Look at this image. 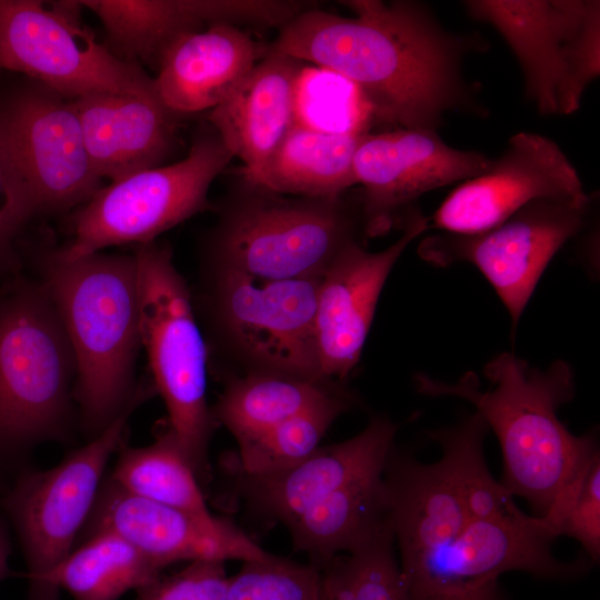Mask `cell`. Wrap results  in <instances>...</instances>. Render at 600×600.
<instances>
[{
  "mask_svg": "<svg viewBox=\"0 0 600 600\" xmlns=\"http://www.w3.org/2000/svg\"><path fill=\"white\" fill-rule=\"evenodd\" d=\"M353 16L313 7L279 30L270 48L358 87L374 122L437 130L444 114L477 106L463 74L480 38L444 28L412 0L340 1Z\"/></svg>",
  "mask_w": 600,
  "mask_h": 600,
  "instance_id": "cell-1",
  "label": "cell"
},
{
  "mask_svg": "<svg viewBox=\"0 0 600 600\" xmlns=\"http://www.w3.org/2000/svg\"><path fill=\"white\" fill-rule=\"evenodd\" d=\"M41 267V282L74 354L80 424L92 440L146 398L136 382L141 347L136 258L100 251L66 262L49 252Z\"/></svg>",
  "mask_w": 600,
  "mask_h": 600,
  "instance_id": "cell-2",
  "label": "cell"
},
{
  "mask_svg": "<svg viewBox=\"0 0 600 600\" xmlns=\"http://www.w3.org/2000/svg\"><path fill=\"white\" fill-rule=\"evenodd\" d=\"M483 373L491 382L487 390L471 372L454 383L419 376L417 387L426 394L454 396L476 407L501 446V484L542 517L598 451L592 436L572 434L557 417V409L573 396L572 372L563 361L540 370L504 352Z\"/></svg>",
  "mask_w": 600,
  "mask_h": 600,
  "instance_id": "cell-3",
  "label": "cell"
},
{
  "mask_svg": "<svg viewBox=\"0 0 600 600\" xmlns=\"http://www.w3.org/2000/svg\"><path fill=\"white\" fill-rule=\"evenodd\" d=\"M218 212L207 238L213 269L264 280L322 276L363 230L360 198L284 196L241 171Z\"/></svg>",
  "mask_w": 600,
  "mask_h": 600,
  "instance_id": "cell-4",
  "label": "cell"
},
{
  "mask_svg": "<svg viewBox=\"0 0 600 600\" xmlns=\"http://www.w3.org/2000/svg\"><path fill=\"white\" fill-rule=\"evenodd\" d=\"M74 354L42 282L0 289V456L68 433Z\"/></svg>",
  "mask_w": 600,
  "mask_h": 600,
  "instance_id": "cell-5",
  "label": "cell"
},
{
  "mask_svg": "<svg viewBox=\"0 0 600 600\" xmlns=\"http://www.w3.org/2000/svg\"><path fill=\"white\" fill-rule=\"evenodd\" d=\"M137 262L140 337L154 388L199 480L210 478L208 447L214 419L207 403V351L194 318L189 289L172 261L171 248L139 244Z\"/></svg>",
  "mask_w": 600,
  "mask_h": 600,
  "instance_id": "cell-6",
  "label": "cell"
},
{
  "mask_svg": "<svg viewBox=\"0 0 600 600\" xmlns=\"http://www.w3.org/2000/svg\"><path fill=\"white\" fill-rule=\"evenodd\" d=\"M232 158L214 128L201 123L184 159L101 187L73 214L72 241L53 256L67 262L112 246L153 242L210 207L209 188Z\"/></svg>",
  "mask_w": 600,
  "mask_h": 600,
  "instance_id": "cell-7",
  "label": "cell"
},
{
  "mask_svg": "<svg viewBox=\"0 0 600 600\" xmlns=\"http://www.w3.org/2000/svg\"><path fill=\"white\" fill-rule=\"evenodd\" d=\"M471 18L493 27L516 56L524 94L543 116L580 109L600 74V2L469 0Z\"/></svg>",
  "mask_w": 600,
  "mask_h": 600,
  "instance_id": "cell-8",
  "label": "cell"
},
{
  "mask_svg": "<svg viewBox=\"0 0 600 600\" xmlns=\"http://www.w3.org/2000/svg\"><path fill=\"white\" fill-rule=\"evenodd\" d=\"M79 1L0 0V69L67 99L156 90L141 67L117 58L81 20Z\"/></svg>",
  "mask_w": 600,
  "mask_h": 600,
  "instance_id": "cell-9",
  "label": "cell"
},
{
  "mask_svg": "<svg viewBox=\"0 0 600 600\" xmlns=\"http://www.w3.org/2000/svg\"><path fill=\"white\" fill-rule=\"evenodd\" d=\"M129 416L56 467L21 476L4 498L3 508L18 531L28 566L29 600H60L53 573L72 551L90 514L108 460L123 443Z\"/></svg>",
  "mask_w": 600,
  "mask_h": 600,
  "instance_id": "cell-10",
  "label": "cell"
},
{
  "mask_svg": "<svg viewBox=\"0 0 600 600\" xmlns=\"http://www.w3.org/2000/svg\"><path fill=\"white\" fill-rule=\"evenodd\" d=\"M489 427L477 412L430 437L441 459L424 464L392 448L383 471L388 518L406 573L447 548L474 520L468 512L466 487ZM478 521V520H477Z\"/></svg>",
  "mask_w": 600,
  "mask_h": 600,
  "instance_id": "cell-11",
  "label": "cell"
},
{
  "mask_svg": "<svg viewBox=\"0 0 600 600\" xmlns=\"http://www.w3.org/2000/svg\"><path fill=\"white\" fill-rule=\"evenodd\" d=\"M211 301L228 339L261 371L323 381L317 343L322 276L264 280L213 269Z\"/></svg>",
  "mask_w": 600,
  "mask_h": 600,
  "instance_id": "cell-12",
  "label": "cell"
},
{
  "mask_svg": "<svg viewBox=\"0 0 600 600\" xmlns=\"http://www.w3.org/2000/svg\"><path fill=\"white\" fill-rule=\"evenodd\" d=\"M0 139L21 171L36 216L82 206L102 187L73 100L33 80L0 100Z\"/></svg>",
  "mask_w": 600,
  "mask_h": 600,
  "instance_id": "cell-13",
  "label": "cell"
},
{
  "mask_svg": "<svg viewBox=\"0 0 600 600\" xmlns=\"http://www.w3.org/2000/svg\"><path fill=\"white\" fill-rule=\"evenodd\" d=\"M589 202L537 199L482 232L424 238L419 254L437 266L474 264L494 288L516 326L546 267L584 227Z\"/></svg>",
  "mask_w": 600,
  "mask_h": 600,
  "instance_id": "cell-14",
  "label": "cell"
},
{
  "mask_svg": "<svg viewBox=\"0 0 600 600\" xmlns=\"http://www.w3.org/2000/svg\"><path fill=\"white\" fill-rule=\"evenodd\" d=\"M492 159L446 143L437 130L394 128L363 136L354 156L363 231L387 233L426 192L483 173Z\"/></svg>",
  "mask_w": 600,
  "mask_h": 600,
  "instance_id": "cell-15",
  "label": "cell"
},
{
  "mask_svg": "<svg viewBox=\"0 0 600 600\" xmlns=\"http://www.w3.org/2000/svg\"><path fill=\"white\" fill-rule=\"evenodd\" d=\"M537 199L590 201L563 150L548 137L521 131L483 173L461 182L429 221L443 232L478 233Z\"/></svg>",
  "mask_w": 600,
  "mask_h": 600,
  "instance_id": "cell-16",
  "label": "cell"
},
{
  "mask_svg": "<svg viewBox=\"0 0 600 600\" xmlns=\"http://www.w3.org/2000/svg\"><path fill=\"white\" fill-rule=\"evenodd\" d=\"M553 540L539 517L523 512L513 518L478 520L447 548L402 574L412 600L463 592L511 570L542 579L579 577L587 567L557 560L551 551Z\"/></svg>",
  "mask_w": 600,
  "mask_h": 600,
  "instance_id": "cell-17",
  "label": "cell"
},
{
  "mask_svg": "<svg viewBox=\"0 0 600 600\" xmlns=\"http://www.w3.org/2000/svg\"><path fill=\"white\" fill-rule=\"evenodd\" d=\"M113 532L166 568L180 561L257 560L270 553L229 520L199 517L101 483L82 538Z\"/></svg>",
  "mask_w": 600,
  "mask_h": 600,
  "instance_id": "cell-18",
  "label": "cell"
},
{
  "mask_svg": "<svg viewBox=\"0 0 600 600\" xmlns=\"http://www.w3.org/2000/svg\"><path fill=\"white\" fill-rule=\"evenodd\" d=\"M401 227V237L379 252L368 251L358 240L348 243L323 272L316 317L323 379H342L356 367L391 269L430 221L414 207Z\"/></svg>",
  "mask_w": 600,
  "mask_h": 600,
  "instance_id": "cell-19",
  "label": "cell"
},
{
  "mask_svg": "<svg viewBox=\"0 0 600 600\" xmlns=\"http://www.w3.org/2000/svg\"><path fill=\"white\" fill-rule=\"evenodd\" d=\"M397 431L396 423L378 417L357 436L319 447L288 468L248 473L227 460L226 469L251 512L287 526L341 487L383 472Z\"/></svg>",
  "mask_w": 600,
  "mask_h": 600,
  "instance_id": "cell-20",
  "label": "cell"
},
{
  "mask_svg": "<svg viewBox=\"0 0 600 600\" xmlns=\"http://www.w3.org/2000/svg\"><path fill=\"white\" fill-rule=\"evenodd\" d=\"M97 174L111 182L167 164L178 149L179 119L157 90L92 93L73 100Z\"/></svg>",
  "mask_w": 600,
  "mask_h": 600,
  "instance_id": "cell-21",
  "label": "cell"
},
{
  "mask_svg": "<svg viewBox=\"0 0 600 600\" xmlns=\"http://www.w3.org/2000/svg\"><path fill=\"white\" fill-rule=\"evenodd\" d=\"M304 63L268 48L238 87L209 116L246 178L258 182L294 124L298 81Z\"/></svg>",
  "mask_w": 600,
  "mask_h": 600,
  "instance_id": "cell-22",
  "label": "cell"
},
{
  "mask_svg": "<svg viewBox=\"0 0 600 600\" xmlns=\"http://www.w3.org/2000/svg\"><path fill=\"white\" fill-rule=\"evenodd\" d=\"M259 49L241 28L217 23L181 37L154 78L162 103L177 114L212 110L257 63Z\"/></svg>",
  "mask_w": 600,
  "mask_h": 600,
  "instance_id": "cell-23",
  "label": "cell"
},
{
  "mask_svg": "<svg viewBox=\"0 0 600 600\" xmlns=\"http://www.w3.org/2000/svg\"><path fill=\"white\" fill-rule=\"evenodd\" d=\"M79 3L102 22L110 52L128 63L156 70L181 37L210 23L208 0H82Z\"/></svg>",
  "mask_w": 600,
  "mask_h": 600,
  "instance_id": "cell-24",
  "label": "cell"
},
{
  "mask_svg": "<svg viewBox=\"0 0 600 600\" xmlns=\"http://www.w3.org/2000/svg\"><path fill=\"white\" fill-rule=\"evenodd\" d=\"M388 521L383 472H379L341 487L286 527L293 548L322 568L340 552L357 548Z\"/></svg>",
  "mask_w": 600,
  "mask_h": 600,
  "instance_id": "cell-25",
  "label": "cell"
},
{
  "mask_svg": "<svg viewBox=\"0 0 600 600\" xmlns=\"http://www.w3.org/2000/svg\"><path fill=\"white\" fill-rule=\"evenodd\" d=\"M364 134L321 132L294 123L256 183L292 197L342 196L357 184L354 156Z\"/></svg>",
  "mask_w": 600,
  "mask_h": 600,
  "instance_id": "cell-26",
  "label": "cell"
},
{
  "mask_svg": "<svg viewBox=\"0 0 600 600\" xmlns=\"http://www.w3.org/2000/svg\"><path fill=\"white\" fill-rule=\"evenodd\" d=\"M338 394L322 381L259 371L231 381L211 413L240 443Z\"/></svg>",
  "mask_w": 600,
  "mask_h": 600,
  "instance_id": "cell-27",
  "label": "cell"
},
{
  "mask_svg": "<svg viewBox=\"0 0 600 600\" xmlns=\"http://www.w3.org/2000/svg\"><path fill=\"white\" fill-rule=\"evenodd\" d=\"M163 569L120 536L100 531L70 552L54 571L52 583L74 600H118L154 580Z\"/></svg>",
  "mask_w": 600,
  "mask_h": 600,
  "instance_id": "cell-28",
  "label": "cell"
},
{
  "mask_svg": "<svg viewBox=\"0 0 600 600\" xmlns=\"http://www.w3.org/2000/svg\"><path fill=\"white\" fill-rule=\"evenodd\" d=\"M124 443V442H123ZM119 448L111 479L138 497L199 517H212L177 436L167 426L146 447Z\"/></svg>",
  "mask_w": 600,
  "mask_h": 600,
  "instance_id": "cell-29",
  "label": "cell"
},
{
  "mask_svg": "<svg viewBox=\"0 0 600 600\" xmlns=\"http://www.w3.org/2000/svg\"><path fill=\"white\" fill-rule=\"evenodd\" d=\"M388 521L368 540L321 569L323 586L333 600H412L396 556Z\"/></svg>",
  "mask_w": 600,
  "mask_h": 600,
  "instance_id": "cell-30",
  "label": "cell"
},
{
  "mask_svg": "<svg viewBox=\"0 0 600 600\" xmlns=\"http://www.w3.org/2000/svg\"><path fill=\"white\" fill-rule=\"evenodd\" d=\"M348 408V397L340 393L238 443V457L228 460L248 473H266L293 466L320 447L331 423Z\"/></svg>",
  "mask_w": 600,
  "mask_h": 600,
  "instance_id": "cell-31",
  "label": "cell"
},
{
  "mask_svg": "<svg viewBox=\"0 0 600 600\" xmlns=\"http://www.w3.org/2000/svg\"><path fill=\"white\" fill-rule=\"evenodd\" d=\"M294 123L321 132L363 134L374 120L356 84L330 70L304 67L297 87Z\"/></svg>",
  "mask_w": 600,
  "mask_h": 600,
  "instance_id": "cell-32",
  "label": "cell"
},
{
  "mask_svg": "<svg viewBox=\"0 0 600 600\" xmlns=\"http://www.w3.org/2000/svg\"><path fill=\"white\" fill-rule=\"evenodd\" d=\"M552 536L579 541L596 563L600 558V454L594 452L540 517Z\"/></svg>",
  "mask_w": 600,
  "mask_h": 600,
  "instance_id": "cell-33",
  "label": "cell"
},
{
  "mask_svg": "<svg viewBox=\"0 0 600 600\" xmlns=\"http://www.w3.org/2000/svg\"><path fill=\"white\" fill-rule=\"evenodd\" d=\"M322 590L320 568L270 553L228 578L227 600H319Z\"/></svg>",
  "mask_w": 600,
  "mask_h": 600,
  "instance_id": "cell-34",
  "label": "cell"
},
{
  "mask_svg": "<svg viewBox=\"0 0 600 600\" xmlns=\"http://www.w3.org/2000/svg\"><path fill=\"white\" fill-rule=\"evenodd\" d=\"M34 216L28 184L0 139V272L19 268L16 240Z\"/></svg>",
  "mask_w": 600,
  "mask_h": 600,
  "instance_id": "cell-35",
  "label": "cell"
},
{
  "mask_svg": "<svg viewBox=\"0 0 600 600\" xmlns=\"http://www.w3.org/2000/svg\"><path fill=\"white\" fill-rule=\"evenodd\" d=\"M228 578L223 561L197 560L139 588L137 600H227Z\"/></svg>",
  "mask_w": 600,
  "mask_h": 600,
  "instance_id": "cell-36",
  "label": "cell"
},
{
  "mask_svg": "<svg viewBox=\"0 0 600 600\" xmlns=\"http://www.w3.org/2000/svg\"><path fill=\"white\" fill-rule=\"evenodd\" d=\"M422 600H504L500 593L498 580L457 593L438 594Z\"/></svg>",
  "mask_w": 600,
  "mask_h": 600,
  "instance_id": "cell-37",
  "label": "cell"
},
{
  "mask_svg": "<svg viewBox=\"0 0 600 600\" xmlns=\"http://www.w3.org/2000/svg\"><path fill=\"white\" fill-rule=\"evenodd\" d=\"M10 543L7 531L0 523V581L10 574L9 569Z\"/></svg>",
  "mask_w": 600,
  "mask_h": 600,
  "instance_id": "cell-38",
  "label": "cell"
},
{
  "mask_svg": "<svg viewBox=\"0 0 600 600\" xmlns=\"http://www.w3.org/2000/svg\"><path fill=\"white\" fill-rule=\"evenodd\" d=\"M319 600H333L323 586V590Z\"/></svg>",
  "mask_w": 600,
  "mask_h": 600,
  "instance_id": "cell-39",
  "label": "cell"
}]
</instances>
